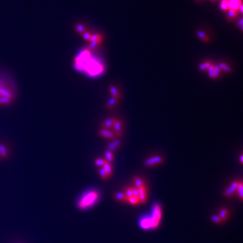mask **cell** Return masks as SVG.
<instances>
[{
    "instance_id": "cell-19",
    "label": "cell",
    "mask_w": 243,
    "mask_h": 243,
    "mask_svg": "<svg viewBox=\"0 0 243 243\" xmlns=\"http://www.w3.org/2000/svg\"><path fill=\"white\" fill-rule=\"evenodd\" d=\"M228 211L226 209H221L220 211V213H219V216H220V218L223 221L226 220L227 218L228 217Z\"/></svg>"
},
{
    "instance_id": "cell-20",
    "label": "cell",
    "mask_w": 243,
    "mask_h": 243,
    "mask_svg": "<svg viewBox=\"0 0 243 243\" xmlns=\"http://www.w3.org/2000/svg\"><path fill=\"white\" fill-rule=\"evenodd\" d=\"M219 67L221 70H224V72H231L232 71V68L229 65L226 64H224V63H220V64L218 65Z\"/></svg>"
},
{
    "instance_id": "cell-9",
    "label": "cell",
    "mask_w": 243,
    "mask_h": 243,
    "mask_svg": "<svg viewBox=\"0 0 243 243\" xmlns=\"http://www.w3.org/2000/svg\"><path fill=\"white\" fill-rule=\"evenodd\" d=\"M116 120V118H110L107 119V120H105L101 124L103 129L112 130L113 125V124H114Z\"/></svg>"
},
{
    "instance_id": "cell-38",
    "label": "cell",
    "mask_w": 243,
    "mask_h": 243,
    "mask_svg": "<svg viewBox=\"0 0 243 243\" xmlns=\"http://www.w3.org/2000/svg\"><path fill=\"white\" fill-rule=\"evenodd\" d=\"M242 8H243V6H242H242L240 7V8H239V11H240V12L242 13V12H243V9H242Z\"/></svg>"
},
{
    "instance_id": "cell-14",
    "label": "cell",
    "mask_w": 243,
    "mask_h": 243,
    "mask_svg": "<svg viewBox=\"0 0 243 243\" xmlns=\"http://www.w3.org/2000/svg\"><path fill=\"white\" fill-rule=\"evenodd\" d=\"M103 168H104L105 171H106L107 174H108V176H110L111 175H112L113 173V169H112V165L110 164V163L107 162V161H105V162L104 163V166H103Z\"/></svg>"
},
{
    "instance_id": "cell-26",
    "label": "cell",
    "mask_w": 243,
    "mask_h": 243,
    "mask_svg": "<svg viewBox=\"0 0 243 243\" xmlns=\"http://www.w3.org/2000/svg\"><path fill=\"white\" fill-rule=\"evenodd\" d=\"M99 174L100 176L101 177V178L104 179V180H106L110 177L109 176H108V174H107L106 171H105V170L103 167L100 168L99 169Z\"/></svg>"
},
{
    "instance_id": "cell-33",
    "label": "cell",
    "mask_w": 243,
    "mask_h": 243,
    "mask_svg": "<svg viewBox=\"0 0 243 243\" xmlns=\"http://www.w3.org/2000/svg\"><path fill=\"white\" fill-rule=\"evenodd\" d=\"M82 35H83V38L84 39V40L89 41L90 39H91V37L92 34L91 33L88 32V31H85V32L82 34Z\"/></svg>"
},
{
    "instance_id": "cell-24",
    "label": "cell",
    "mask_w": 243,
    "mask_h": 243,
    "mask_svg": "<svg viewBox=\"0 0 243 243\" xmlns=\"http://www.w3.org/2000/svg\"><path fill=\"white\" fill-rule=\"evenodd\" d=\"M212 64L210 62H206L204 63H202L199 66V70L201 71H205V70H208V68H209L210 66Z\"/></svg>"
},
{
    "instance_id": "cell-30",
    "label": "cell",
    "mask_w": 243,
    "mask_h": 243,
    "mask_svg": "<svg viewBox=\"0 0 243 243\" xmlns=\"http://www.w3.org/2000/svg\"><path fill=\"white\" fill-rule=\"evenodd\" d=\"M102 43V41H91L89 43V48L90 49H95L96 48L97 46H99L100 44Z\"/></svg>"
},
{
    "instance_id": "cell-35",
    "label": "cell",
    "mask_w": 243,
    "mask_h": 243,
    "mask_svg": "<svg viewBox=\"0 0 243 243\" xmlns=\"http://www.w3.org/2000/svg\"><path fill=\"white\" fill-rule=\"evenodd\" d=\"M124 194L126 195V197H127V199H129V198L133 197V191H132V188H128L127 189H126Z\"/></svg>"
},
{
    "instance_id": "cell-22",
    "label": "cell",
    "mask_w": 243,
    "mask_h": 243,
    "mask_svg": "<svg viewBox=\"0 0 243 243\" xmlns=\"http://www.w3.org/2000/svg\"><path fill=\"white\" fill-rule=\"evenodd\" d=\"M103 41V37L100 34H93V35H91V39H90L89 41Z\"/></svg>"
},
{
    "instance_id": "cell-7",
    "label": "cell",
    "mask_w": 243,
    "mask_h": 243,
    "mask_svg": "<svg viewBox=\"0 0 243 243\" xmlns=\"http://www.w3.org/2000/svg\"><path fill=\"white\" fill-rule=\"evenodd\" d=\"M238 184H239V182H234L230 184L228 189H227L225 192H224V195L226 197H230L232 195H233L235 192H236Z\"/></svg>"
},
{
    "instance_id": "cell-32",
    "label": "cell",
    "mask_w": 243,
    "mask_h": 243,
    "mask_svg": "<svg viewBox=\"0 0 243 243\" xmlns=\"http://www.w3.org/2000/svg\"><path fill=\"white\" fill-rule=\"evenodd\" d=\"M211 220L213 221H214L215 223H218V224H220L223 222V220H221V219L220 218V216L219 215H213L212 217H211Z\"/></svg>"
},
{
    "instance_id": "cell-10",
    "label": "cell",
    "mask_w": 243,
    "mask_h": 243,
    "mask_svg": "<svg viewBox=\"0 0 243 243\" xmlns=\"http://www.w3.org/2000/svg\"><path fill=\"white\" fill-rule=\"evenodd\" d=\"M120 146H121L120 141H119L118 139H116V140H113L112 142H110V143L108 145L107 149V151L113 152V151H115L116 149H118Z\"/></svg>"
},
{
    "instance_id": "cell-29",
    "label": "cell",
    "mask_w": 243,
    "mask_h": 243,
    "mask_svg": "<svg viewBox=\"0 0 243 243\" xmlns=\"http://www.w3.org/2000/svg\"><path fill=\"white\" fill-rule=\"evenodd\" d=\"M128 201H129V203H130V204L134 205H138L139 203V198L135 197H132L130 198H129V199H128Z\"/></svg>"
},
{
    "instance_id": "cell-13",
    "label": "cell",
    "mask_w": 243,
    "mask_h": 243,
    "mask_svg": "<svg viewBox=\"0 0 243 243\" xmlns=\"http://www.w3.org/2000/svg\"><path fill=\"white\" fill-rule=\"evenodd\" d=\"M197 35L198 36V37L201 39L202 41L205 42V43H208V42L209 41V36L205 32H203V31H198Z\"/></svg>"
},
{
    "instance_id": "cell-11",
    "label": "cell",
    "mask_w": 243,
    "mask_h": 243,
    "mask_svg": "<svg viewBox=\"0 0 243 243\" xmlns=\"http://www.w3.org/2000/svg\"><path fill=\"white\" fill-rule=\"evenodd\" d=\"M0 95L1 97H6V98L12 100L14 97V95L12 92H10L8 90L4 88V87H0Z\"/></svg>"
},
{
    "instance_id": "cell-21",
    "label": "cell",
    "mask_w": 243,
    "mask_h": 243,
    "mask_svg": "<svg viewBox=\"0 0 243 243\" xmlns=\"http://www.w3.org/2000/svg\"><path fill=\"white\" fill-rule=\"evenodd\" d=\"M115 199L118 201H126L128 200L125 194L122 193V192H118V193H116L115 195Z\"/></svg>"
},
{
    "instance_id": "cell-27",
    "label": "cell",
    "mask_w": 243,
    "mask_h": 243,
    "mask_svg": "<svg viewBox=\"0 0 243 243\" xmlns=\"http://www.w3.org/2000/svg\"><path fill=\"white\" fill-rule=\"evenodd\" d=\"M105 161L106 160H105V159H102V158H97V159L95 160V165L97 166V167L102 168L104 165Z\"/></svg>"
},
{
    "instance_id": "cell-28",
    "label": "cell",
    "mask_w": 243,
    "mask_h": 243,
    "mask_svg": "<svg viewBox=\"0 0 243 243\" xmlns=\"http://www.w3.org/2000/svg\"><path fill=\"white\" fill-rule=\"evenodd\" d=\"M75 31L79 34H83L85 32V27L82 25H77L75 26Z\"/></svg>"
},
{
    "instance_id": "cell-16",
    "label": "cell",
    "mask_w": 243,
    "mask_h": 243,
    "mask_svg": "<svg viewBox=\"0 0 243 243\" xmlns=\"http://www.w3.org/2000/svg\"><path fill=\"white\" fill-rule=\"evenodd\" d=\"M0 155L2 158H6L8 156V151L7 148L3 144H0Z\"/></svg>"
},
{
    "instance_id": "cell-5",
    "label": "cell",
    "mask_w": 243,
    "mask_h": 243,
    "mask_svg": "<svg viewBox=\"0 0 243 243\" xmlns=\"http://www.w3.org/2000/svg\"><path fill=\"white\" fill-rule=\"evenodd\" d=\"M139 225L141 228L145 230H149L152 228V221L151 220L150 216H146V217H143L141 218L140 220Z\"/></svg>"
},
{
    "instance_id": "cell-1",
    "label": "cell",
    "mask_w": 243,
    "mask_h": 243,
    "mask_svg": "<svg viewBox=\"0 0 243 243\" xmlns=\"http://www.w3.org/2000/svg\"><path fill=\"white\" fill-rule=\"evenodd\" d=\"M99 199V194L95 190L86 192L82 196L77 202V207L81 210L88 209L95 205Z\"/></svg>"
},
{
    "instance_id": "cell-12",
    "label": "cell",
    "mask_w": 243,
    "mask_h": 243,
    "mask_svg": "<svg viewBox=\"0 0 243 243\" xmlns=\"http://www.w3.org/2000/svg\"><path fill=\"white\" fill-rule=\"evenodd\" d=\"M109 91L110 92V93L112 94V97H114V98L118 99H120V93H119L118 89L116 88L115 86H113V85L110 86L109 87Z\"/></svg>"
},
{
    "instance_id": "cell-15",
    "label": "cell",
    "mask_w": 243,
    "mask_h": 243,
    "mask_svg": "<svg viewBox=\"0 0 243 243\" xmlns=\"http://www.w3.org/2000/svg\"><path fill=\"white\" fill-rule=\"evenodd\" d=\"M118 101V99H116L114 97H112V98H110L107 102L106 107L107 109H112V108H113L116 104H117Z\"/></svg>"
},
{
    "instance_id": "cell-41",
    "label": "cell",
    "mask_w": 243,
    "mask_h": 243,
    "mask_svg": "<svg viewBox=\"0 0 243 243\" xmlns=\"http://www.w3.org/2000/svg\"><path fill=\"white\" fill-rule=\"evenodd\" d=\"M210 1H213V2H215V1H217L218 0H210Z\"/></svg>"
},
{
    "instance_id": "cell-18",
    "label": "cell",
    "mask_w": 243,
    "mask_h": 243,
    "mask_svg": "<svg viewBox=\"0 0 243 243\" xmlns=\"http://www.w3.org/2000/svg\"><path fill=\"white\" fill-rule=\"evenodd\" d=\"M238 15V11L236 10H228L227 11V18H228V20H233L234 18H236Z\"/></svg>"
},
{
    "instance_id": "cell-42",
    "label": "cell",
    "mask_w": 243,
    "mask_h": 243,
    "mask_svg": "<svg viewBox=\"0 0 243 243\" xmlns=\"http://www.w3.org/2000/svg\"><path fill=\"white\" fill-rule=\"evenodd\" d=\"M0 105H2V104H1V98H0Z\"/></svg>"
},
{
    "instance_id": "cell-39",
    "label": "cell",
    "mask_w": 243,
    "mask_h": 243,
    "mask_svg": "<svg viewBox=\"0 0 243 243\" xmlns=\"http://www.w3.org/2000/svg\"><path fill=\"white\" fill-rule=\"evenodd\" d=\"M240 163H243V155H241V156H240Z\"/></svg>"
},
{
    "instance_id": "cell-25",
    "label": "cell",
    "mask_w": 243,
    "mask_h": 243,
    "mask_svg": "<svg viewBox=\"0 0 243 243\" xmlns=\"http://www.w3.org/2000/svg\"><path fill=\"white\" fill-rule=\"evenodd\" d=\"M134 184H135L136 188L137 189L144 186L143 181H142V180L141 178H139V177H135V178H134Z\"/></svg>"
},
{
    "instance_id": "cell-2",
    "label": "cell",
    "mask_w": 243,
    "mask_h": 243,
    "mask_svg": "<svg viewBox=\"0 0 243 243\" xmlns=\"http://www.w3.org/2000/svg\"><path fill=\"white\" fill-rule=\"evenodd\" d=\"M150 218L152 221V228H157L162 219V209L160 205L156 204L154 206L152 214Z\"/></svg>"
},
{
    "instance_id": "cell-23",
    "label": "cell",
    "mask_w": 243,
    "mask_h": 243,
    "mask_svg": "<svg viewBox=\"0 0 243 243\" xmlns=\"http://www.w3.org/2000/svg\"><path fill=\"white\" fill-rule=\"evenodd\" d=\"M236 191L238 192V195H239L240 199L242 200L243 198V186H242V183L241 182H239Z\"/></svg>"
},
{
    "instance_id": "cell-34",
    "label": "cell",
    "mask_w": 243,
    "mask_h": 243,
    "mask_svg": "<svg viewBox=\"0 0 243 243\" xmlns=\"http://www.w3.org/2000/svg\"><path fill=\"white\" fill-rule=\"evenodd\" d=\"M0 98H1V104H4V105H7V104H11L12 102V100H10L9 99L6 98V97H0Z\"/></svg>"
},
{
    "instance_id": "cell-3",
    "label": "cell",
    "mask_w": 243,
    "mask_h": 243,
    "mask_svg": "<svg viewBox=\"0 0 243 243\" xmlns=\"http://www.w3.org/2000/svg\"><path fill=\"white\" fill-rule=\"evenodd\" d=\"M123 124L120 120L116 119L112 127V132L116 137L121 136L123 134Z\"/></svg>"
},
{
    "instance_id": "cell-37",
    "label": "cell",
    "mask_w": 243,
    "mask_h": 243,
    "mask_svg": "<svg viewBox=\"0 0 243 243\" xmlns=\"http://www.w3.org/2000/svg\"><path fill=\"white\" fill-rule=\"evenodd\" d=\"M237 25H238V26H240V28H241V30H242V26H243V19H242V18H240Z\"/></svg>"
},
{
    "instance_id": "cell-17",
    "label": "cell",
    "mask_w": 243,
    "mask_h": 243,
    "mask_svg": "<svg viewBox=\"0 0 243 243\" xmlns=\"http://www.w3.org/2000/svg\"><path fill=\"white\" fill-rule=\"evenodd\" d=\"M105 160H106L107 162L111 163L113 162V159H114V154H113V152L107 150L105 153Z\"/></svg>"
},
{
    "instance_id": "cell-8",
    "label": "cell",
    "mask_w": 243,
    "mask_h": 243,
    "mask_svg": "<svg viewBox=\"0 0 243 243\" xmlns=\"http://www.w3.org/2000/svg\"><path fill=\"white\" fill-rule=\"evenodd\" d=\"M99 134L101 136L104 137V138L110 139V140L114 139V138L116 137L114 134H113V133L112 132V130H105V129H103V128L99 131Z\"/></svg>"
},
{
    "instance_id": "cell-6",
    "label": "cell",
    "mask_w": 243,
    "mask_h": 243,
    "mask_svg": "<svg viewBox=\"0 0 243 243\" xmlns=\"http://www.w3.org/2000/svg\"><path fill=\"white\" fill-rule=\"evenodd\" d=\"M242 5V0H229L227 3V7L228 10H236L239 12L240 7Z\"/></svg>"
},
{
    "instance_id": "cell-36",
    "label": "cell",
    "mask_w": 243,
    "mask_h": 243,
    "mask_svg": "<svg viewBox=\"0 0 243 243\" xmlns=\"http://www.w3.org/2000/svg\"><path fill=\"white\" fill-rule=\"evenodd\" d=\"M132 191H133V197H135L139 198V191L137 188H132Z\"/></svg>"
},
{
    "instance_id": "cell-4",
    "label": "cell",
    "mask_w": 243,
    "mask_h": 243,
    "mask_svg": "<svg viewBox=\"0 0 243 243\" xmlns=\"http://www.w3.org/2000/svg\"><path fill=\"white\" fill-rule=\"evenodd\" d=\"M163 158L160 155H157V156H154L150 158H148L145 161V165L148 166H154L156 165H159L160 163H163Z\"/></svg>"
},
{
    "instance_id": "cell-40",
    "label": "cell",
    "mask_w": 243,
    "mask_h": 243,
    "mask_svg": "<svg viewBox=\"0 0 243 243\" xmlns=\"http://www.w3.org/2000/svg\"><path fill=\"white\" fill-rule=\"evenodd\" d=\"M201 1H202V0H195V1H197V2H200Z\"/></svg>"
},
{
    "instance_id": "cell-31",
    "label": "cell",
    "mask_w": 243,
    "mask_h": 243,
    "mask_svg": "<svg viewBox=\"0 0 243 243\" xmlns=\"http://www.w3.org/2000/svg\"><path fill=\"white\" fill-rule=\"evenodd\" d=\"M213 74H214L215 78H218V76L220 75V74H221V69L220 68V67H219L218 65L215 66L214 70H213Z\"/></svg>"
}]
</instances>
